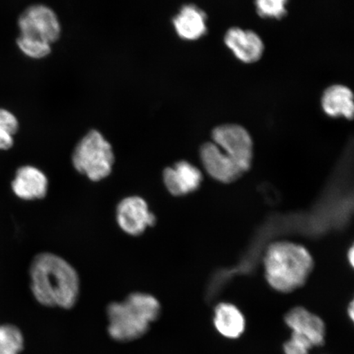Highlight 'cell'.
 <instances>
[{"mask_svg":"<svg viewBox=\"0 0 354 354\" xmlns=\"http://www.w3.org/2000/svg\"><path fill=\"white\" fill-rule=\"evenodd\" d=\"M162 179L168 192L174 196H183L196 192L201 187L203 175L192 163L180 161L165 168Z\"/></svg>","mask_w":354,"mask_h":354,"instance_id":"9c48e42d","label":"cell"},{"mask_svg":"<svg viewBox=\"0 0 354 354\" xmlns=\"http://www.w3.org/2000/svg\"><path fill=\"white\" fill-rule=\"evenodd\" d=\"M313 344L299 335L292 333L290 340L284 344L285 354H309Z\"/></svg>","mask_w":354,"mask_h":354,"instance_id":"d6986e66","label":"cell"},{"mask_svg":"<svg viewBox=\"0 0 354 354\" xmlns=\"http://www.w3.org/2000/svg\"><path fill=\"white\" fill-rule=\"evenodd\" d=\"M322 109L330 117L353 118V95L351 88L342 85L327 88L322 98Z\"/></svg>","mask_w":354,"mask_h":354,"instance_id":"5bb4252c","label":"cell"},{"mask_svg":"<svg viewBox=\"0 0 354 354\" xmlns=\"http://www.w3.org/2000/svg\"><path fill=\"white\" fill-rule=\"evenodd\" d=\"M72 162L79 174L98 183L112 174L115 155L112 145L102 133L91 130L75 147Z\"/></svg>","mask_w":354,"mask_h":354,"instance_id":"5b68a950","label":"cell"},{"mask_svg":"<svg viewBox=\"0 0 354 354\" xmlns=\"http://www.w3.org/2000/svg\"><path fill=\"white\" fill-rule=\"evenodd\" d=\"M24 348V338L17 326H0V354H20Z\"/></svg>","mask_w":354,"mask_h":354,"instance_id":"2e32d148","label":"cell"},{"mask_svg":"<svg viewBox=\"0 0 354 354\" xmlns=\"http://www.w3.org/2000/svg\"><path fill=\"white\" fill-rule=\"evenodd\" d=\"M116 219L122 231L131 236H141L157 223L148 203L138 196H127L118 203Z\"/></svg>","mask_w":354,"mask_h":354,"instance_id":"52a82bcc","label":"cell"},{"mask_svg":"<svg viewBox=\"0 0 354 354\" xmlns=\"http://www.w3.org/2000/svg\"><path fill=\"white\" fill-rule=\"evenodd\" d=\"M30 289L39 304L48 308H73L80 295L77 270L53 253L35 256L30 267Z\"/></svg>","mask_w":354,"mask_h":354,"instance_id":"6da1fadb","label":"cell"},{"mask_svg":"<svg viewBox=\"0 0 354 354\" xmlns=\"http://www.w3.org/2000/svg\"><path fill=\"white\" fill-rule=\"evenodd\" d=\"M348 259L349 261V263H351L352 266H353L354 263V250L353 247L351 248V250H349L348 253Z\"/></svg>","mask_w":354,"mask_h":354,"instance_id":"ffe728a7","label":"cell"},{"mask_svg":"<svg viewBox=\"0 0 354 354\" xmlns=\"http://www.w3.org/2000/svg\"><path fill=\"white\" fill-rule=\"evenodd\" d=\"M286 325L292 333L302 336L313 344L321 346L325 342L326 326L324 322L315 314L302 307L291 309L285 317Z\"/></svg>","mask_w":354,"mask_h":354,"instance_id":"8fae6325","label":"cell"},{"mask_svg":"<svg viewBox=\"0 0 354 354\" xmlns=\"http://www.w3.org/2000/svg\"><path fill=\"white\" fill-rule=\"evenodd\" d=\"M19 129V122L15 115L7 109H0V150L12 147Z\"/></svg>","mask_w":354,"mask_h":354,"instance_id":"e0dca14e","label":"cell"},{"mask_svg":"<svg viewBox=\"0 0 354 354\" xmlns=\"http://www.w3.org/2000/svg\"><path fill=\"white\" fill-rule=\"evenodd\" d=\"M17 46L26 56L41 59L51 53V44L60 38L61 25L54 10L44 4L26 8L19 19Z\"/></svg>","mask_w":354,"mask_h":354,"instance_id":"277c9868","label":"cell"},{"mask_svg":"<svg viewBox=\"0 0 354 354\" xmlns=\"http://www.w3.org/2000/svg\"><path fill=\"white\" fill-rule=\"evenodd\" d=\"M288 0H255L257 12L262 17L280 19L286 15Z\"/></svg>","mask_w":354,"mask_h":354,"instance_id":"ac0fdd59","label":"cell"},{"mask_svg":"<svg viewBox=\"0 0 354 354\" xmlns=\"http://www.w3.org/2000/svg\"><path fill=\"white\" fill-rule=\"evenodd\" d=\"M348 308H349L348 309L349 310V316H351V319L353 320V314H354L353 310H354V307H353V302L351 304V306H349Z\"/></svg>","mask_w":354,"mask_h":354,"instance_id":"44dd1931","label":"cell"},{"mask_svg":"<svg viewBox=\"0 0 354 354\" xmlns=\"http://www.w3.org/2000/svg\"><path fill=\"white\" fill-rule=\"evenodd\" d=\"M212 136L214 143L243 172L249 171L253 160V141L245 128L236 124H225L216 127Z\"/></svg>","mask_w":354,"mask_h":354,"instance_id":"8992f818","label":"cell"},{"mask_svg":"<svg viewBox=\"0 0 354 354\" xmlns=\"http://www.w3.org/2000/svg\"><path fill=\"white\" fill-rule=\"evenodd\" d=\"M225 43L237 59L245 64L255 63L263 54L262 39L252 30L239 28L229 29L225 35Z\"/></svg>","mask_w":354,"mask_h":354,"instance_id":"7c38bea8","label":"cell"},{"mask_svg":"<svg viewBox=\"0 0 354 354\" xmlns=\"http://www.w3.org/2000/svg\"><path fill=\"white\" fill-rule=\"evenodd\" d=\"M161 304L152 295L135 292L121 302L109 304L106 313L110 337L130 342L142 337L161 314Z\"/></svg>","mask_w":354,"mask_h":354,"instance_id":"7a4b0ae2","label":"cell"},{"mask_svg":"<svg viewBox=\"0 0 354 354\" xmlns=\"http://www.w3.org/2000/svg\"><path fill=\"white\" fill-rule=\"evenodd\" d=\"M205 12L194 4H187L181 8L174 19L177 35L187 41H196L207 32Z\"/></svg>","mask_w":354,"mask_h":354,"instance_id":"4fadbf2b","label":"cell"},{"mask_svg":"<svg viewBox=\"0 0 354 354\" xmlns=\"http://www.w3.org/2000/svg\"><path fill=\"white\" fill-rule=\"evenodd\" d=\"M12 189L15 196L22 201H39L47 196L48 177L37 167L22 166L16 171Z\"/></svg>","mask_w":354,"mask_h":354,"instance_id":"30bf717a","label":"cell"},{"mask_svg":"<svg viewBox=\"0 0 354 354\" xmlns=\"http://www.w3.org/2000/svg\"><path fill=\"white\" fill-rule=\"evenodd\" d=\"M265 276L269 285L281 293H290L306 283L313 268V259L302 245L277 242L264 257Z\"/></svg>","mask_w":354,"mask_h":354,"instance_id":"3957f363","label":"cell"},{"mask_svg":"<svg viewBox=\"0 0 354 354\" xmlns=\"http://www.w3.org/2000/svg\"><path fill=\"white\" fill-rule=\"evenodd\" d=\"M214 325L221 335L228 339H236L245 329V319L234 305L221 303L215 308Z\"/></svg>","mask_w":354,"mask_h":354,"instance_id":"9a60e30c","label":"cell"},{"mask_svg":"<svg viewBox=\"0 0 354 354\" xmlns=\"http://www.w3.org/2000/svg\"><path fill=\"white\" fill-rule=\"evenodd\" d=\"M203 167L212 178L223 183H232L245 174L232 158L214 143H205L201 149Z\"/></svg>","mask_w":354,"mask_h":354,"instance_id":"ba28073f","label":"cell"}]
</instances>
